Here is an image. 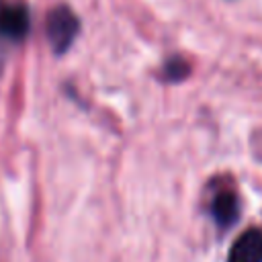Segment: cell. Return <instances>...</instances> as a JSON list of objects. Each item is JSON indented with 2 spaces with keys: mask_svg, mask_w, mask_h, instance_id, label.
I'll list each match as a JSON object with an SVG mask.
<instances>
[{
  "mask_svg": "<svg viewBox=\"0 0 262 262\" xmlns=\"http://www.w3.org/2000/svg\"><path fill=\"white\" fill-rule=\"evenodd\" d=\"M45 27H47V39H49L51 47L57 53H63L66 49H70V45L78 37L80 20L74 14V10H70L68 6L59 4V6H55V8H51L47 12Z\"/></svg>",
  "mask_w": 262,
  "mask_h": 262,
  "instance_id": "1",
  "label": "cell"
},
{
  "mask_svg": "<svg viewBox=\"0 0 262 262\" xmlns=\"http://www.w3.org/2000/svg\"><path fill=\"white\" fill-rule=\"evenodd\" d=\"M227 262H262V231L246 229L231 246Z\"/></svg>",
  "mask_w": 262,
  "mask_h": 262,
  "instance_id": "2",
  "label": "cell"
},
{
  "mask_svg": "<svg viewBox=\"0 0 262 262\" xmlns=\"http://www.w3.org/2000/svg\"><path fill=\"white\" fill-rule=\"evenodd\" d=\"M29 10L20 4L0 8V35L8 39H23L29 33Z\"/></svg>",
  "mask_w": 262,
  "mask_h": 262,
  "instance_id": "3",
  "label": "cell"
},
{
  "mask_svg": "<svg viewBox=\"0 0 262 262\" xmlns=\"http://www.w3.org/2000/svg\"><path fill=\"white\" fill-rule=\"evenodd\" d=\"M211 215L221 229H229L239 217V203L231 190H221L211 203Z\"/></svg>",
  "mask_w": 262,
  "mask_h": 262,
  "instance_id": "4",
  "label": "cell"
},
{
  "mask_svg": "<svg viewBox=\"0 0 262 262\" xmlns=\"http://www.w3.org/2000/svg\"><path fill=\"white\" fill-rule=\"evenodd\" d=\"M164 72H166V78H168V80H180V78H184V76L188 74V63H186L184 59L174 57V59L166 61Z\"/></svg>",
  "mask_w": 262,
  "mask_h": 262,
  "instance_id": "5",
  "label": "cell"
}]
</instances>
